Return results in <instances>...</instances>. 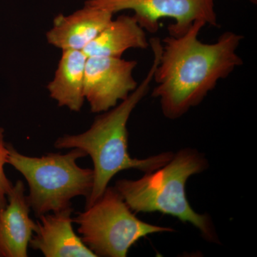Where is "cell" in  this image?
Masks as SVG:
<instances>
[{"instance_id": "cell-8", "label": "cell", "mask_w": 257, "mask_h": 257, "mask_svg": "<svg viewBox=\"0 0 257 257\" xmlns=\"http://www.w3.org/2000/svg\"><path fill=\"white\" fill-rule=\"evenodd\" d=\"M72 207L39 217L30 247L45 257H96L76 234Z\"/></svg>"}, {"instance_id": "cell-1", "label": "cell", "mask_w": 257, "mask_h": 257, "mask_svg": "<svg viewBox=\"0 0 257 257\" xmlns=\"http://www.w3.org/2000/svg\"><path fill=\"white\" fill-rule=\"evenodd\" d=\"M205 25L198 20L184 35H170L162 42L152 95L160 99L167 119H179L199 105L219 80L242 65L237 54L242 35L228 31L214 43H204L198 37Z\"/></svg>"}, {"instance_id": "cell-13", "label": "cell", "mask_w": 257, "mask_h": 257, "mask_svg": "<svg viewBox=\"0 0 257 257\" xmlns=\"http://www.w3.org/2000/svg\"><path fill=\"white\" fill-rule=\"evenodd\" d=\"M8 156L9 149L5 140V130L0 127V209L5 207L8 203V194L13 187L5 172V166L8 163Z\"/></svg>"}, {"instance_id": "cell-5", "label": "cell", "mask_w": 257, "mask_h": 257, "mask_svg": "<svg viewBox=\"0 0 257 257\" xmlns=\"http://www.w3.org/2000/svg\"><path fill=\"white\" fill-rule=\"evenodd\" d=\"M73 222L83 242L96 257H125L140 239L175 231L138 219L114 186H108L99 199L73 218Z\"/></svg>"}, {"instance_id": "cell-11", "label": "cell", "mask_w": 257, "mask_h": 257, "mask_svg": "<svg viewBox=\"0 0 257 257\" xmlns=\"http://www.w3.org/2000/svg\"><path fill=\"white\" fill-rule=\"evenodd\" d=\"M88 57L82 50H62L53 79L47 89L60 107L79 112L84 106V74Z\"/></svg>"}, {"instance_id": "cell-4", "label": "cell", "mask_w": 257, "mask_h": 257, "mask_svg": "<svg viewBox=\"0 0 257 257\" xmlns=\"http://www.w3.org/2000/svg\"><path fill=\"white\" fill-rule=\"evenodd\" d=\"M8 163L18 171L28 184V199L37 217L72 207L75 197L90 195L94 172L82 168L77 161L87 155L79 149H71L65 154H46L30 157L19 152L8 144Z\"/></svg>"}, {"instance_id": "cell-3", "label": "cell", "mask_w": 257, "mask_h": 257, "mask_svg": "<svg viewBox=\"0 0 257 257\" xmlns=\"http://www.w3.org/2000/svg\"><path fill=\"white\" fill-rule=\"evenodd\" d=\"M209 161L197 149L186 147L174 153L170 162L138 179H121L114 187L135 214L160 212L189 223L207 242L220 243L209 214H199L191 207L186 184L192 176L209 169Z\"/></svg>"}, {"instance_id": "cell-10", "label": "cell", "mask_w": 257, "mask_h": 257, "mask_svg": "<svg viewBox=\"0 0 257 257\" xmlns=\"http://www.w3.org/2000/svg\"><path fill=\"white\" fill-rule=\"evenodd\" d=\"M113 14L84 5L69 15H60L46 33L48 44L60 50H84L113 19Z\"/></svg>"}, {"instance_id": "cell-6", "label": "cell", "mask_w": 257, "mask_h": 257, "mask_svg": "<svg viewBox=\"0 0 257 257\" xmlns=\"http://www.w3.org/2000/svg\"><path fill=\"white\" fill-rule=\"evenodd\" d=\"M84 5L109 12L111 14L131 10L137 21L150 33H156L160 20H175L168 27L170 36L184 35L194 22L202 20L217 26L215 0H86Z\"/></svg>"}, {"instance_id": "cell-14", "label": "cell", "mask_w": 257, "mask_h": 257, "mask_svg": "<svg viewBox=\"0 0 257 257\" xmlns=\"http://www.w3.org/2000/svg\"><path fill=\"white\" fill-rule=\"evenodd\" d=\"M249 1L253 3V4H256L257 0H249Z\"/></svg>"}, {"instance_id": "cell-9", "label": "cell", "mask_w": 257, "mask_h": 257, "mask_svg": "<svg viewBox=\"0 0 257 257\" xmlns=\"http://www.w3.org/2000/svg\"><path fill=\"white\" fill-rule=\"evenodd\" d=\"M25 184L18 180L0 209V257H27L36 222L30 217Z\"/></svg>"}, {"instance_id": "cell-12", "label": "cell", "mask_w": 257, "mask_h": 257, "mask_svg": "<svg viewBox=\"0 0 257 257\" xmlns=\"http://www.w3.org/2000/svg\"><path fill=\"white\" fill-rule=\"evenodd\" d=\"M149 46L145 30L135 17L120 15L112 19L83 52L88 57H121L130 49L145 50Z\"/></svg>"}, {"instance_id": "cell-7", "label": "cell", "mask_w": 257, "mask_h": 257, "mask_svg": "<svg viewBox=\"0 0 257 257\" xmlns=\"http://www.w3.org/2000/svg\"><path fill=\"white\" fill-rule=\"evenodd\" d=\"M138 65L121 57H88L84 74V97L92 113L109 110L138 87L133 72Z\"/></svg>"}, {"instance_id": "cell-2", "label": "cell", "mask_w": 257, "mask_h": 257, "mask_svg": "<svg viewBox=\"0 0 257 257\" xmlns=\"http://www.w3.org/2000/svg\"><path fill=\"white\" fill-rule=\"evenodd\" d=\"M150 42L153 62L136 89L114 107L96 116L90 127L84 133L64 135L54 144L57 150L79 149L92 159L94 182L85 208L101 197L113 177L121 171L138 170L150 173L166 165L173 157L174 152H164L145 159L133 158L128 151V119L150 91L162 51L160 39L155 37Z\"/></svg>"}]
</instances>
